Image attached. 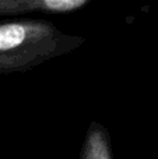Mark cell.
I'll return each instance as SVG.
<instances>
[{
  "label": "cell",
  "mask_w": 158,
  "mask_h": 159,
  "mask_svg": "<svg viewBox=\"0 0 158 159\" xmlns=\"http://www.w3.org/2000/svg\"><path fill=\"white\" fill-rule=\"evenodd\" d=\"M86 38L64 32L52 21L13 18L0 22V74L25 73L84 45Z\"/></svg>",
  "instance_id": "cell-1"
},
{
  "label": "cell",
  "mask_w": 158,
  "mask_h": 159,
  "mask_svg": "<svg viewBox=\"0 0 158 159\" xmlns=\"http://www.w3.org/2000/svg\"><path fill=\"white\" fill-rule=\"evenodd\" d=\"M92 0H0V17L31 13L66 14L81 10Z\"/></svg>",
  "instance_id": "cell-2"
},
{
  "label": "cell",
  "mask_w": 158,
  "mask_h": 159,
  "mask_svg": "<svg viewBox=\"0 0 158 159\" xmlns=\"http://www.w3.org/2000/svg\"><path fill=\"white\" fill-rule=\"evenodd\" d=\"M78 159H114L111 134L101 121L92 120L88 124Z\"/></svg>",
  "instance_id": "cell-3"
}]
</instances>
